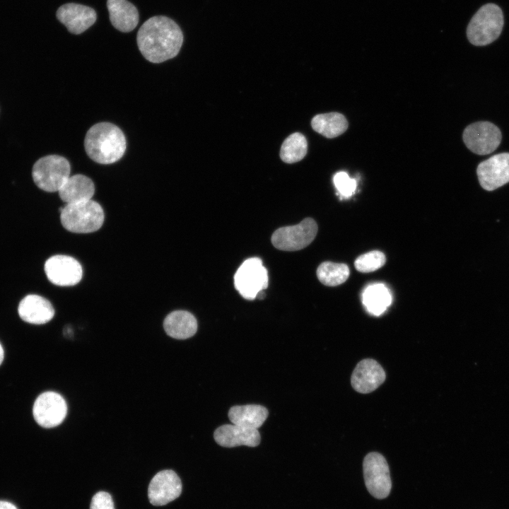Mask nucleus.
I'll list each match as a JSON object with an SVG mask.
<instances>
[{"mask_svg": "<svg viewBox=\"0 0 509 509\" xmlns=\"http://www.w3.org/2000/svg\"><path fill=\"white\" fill-rule=\"evenodd\" d=\"M136 42L146 59L161 63L177 55L183 42V34L173 20L156 16L142 24L137 33Z\"/></svg>", "mask_w": 509, "mask_h": 509, "instance_id": "f257e3e1", "label": "nucleus"}, {"mask_svg": "<svg viewBox=\"0 0 509 509\" xmlns=\"http://www.w3.org/2000/svg\"><path fill=\"white\" fill-rule=\"evenodd\" d=\"M84 147L87 155L100 164H112L124 154L127 147L123 131L115 124L99 122L86 132Z\"/></svg>", "mask_w": 509, "mask_h": 509, "instance_id": "f03ea898", "label": "nucleus"}, {"mask_svg": "<svg viewBox=\"0 0 509 509\" xmlns=\"http://www.w3.org/2000/svg\"><path fill=\"white\" fill-rule=\"evenodd\" d=\"M62 226L76 233H89L98 230L104 221L101 206L90 199L77 203L66 204L60 209Z\"/></svg>", "mask_w": 509, "mask_h": 509, "instance_id": "7ed1b4c3", "label": "nucleus"}, {"mask_svg": "<svg viewBox=\"0 0 509 509\" xmlns=\"http://www.w3.org/2000/svg\"><path fill=\"white\" fill-rule=\"evenodd\" d=\"M503 26V15L493 4L483 6L471 19L467 29L469 41L474 45L491 43L500 35Z\"/></svg>", "mask_w": 509, "mask_h": 509, "instance_id": "20e7f679", "label": "nucleus"}, {"mask_svg": "<svg viewBox=\"0 0 509 509\" xmlns=\"http://www.w3.org/2000/svg\"><path fill=\"white\" fill-rule=\"evenodd\" d=\"M71 165L64 157L49 155L40 158L34 164L32 176L35 185L41 189L59 192L70 177Z\"/></svg>", "mask_w": 509, "mask_h": 509, "instance_id": "39448f33", "label": "nucleus"}, {"mask_svg": "<svg viewBox=\"0 0 509 509\" xmlns=\"http://www.w3.org/2000/svg\"><path fill=\"white\" fill-rule=\"evenodd\" d=\"M268 273L258 257L245 260L234 276V285L240 294L247 300H254L268 286Z\"/></svg>", "mask_w": 509, "mask_h": 509, "instance_id": "423d86ee", "label": "nucleus"}, {"mask_svg": "<svg viewBox=\"0 0 509 509\" xmlns=\"http://www.w3.org/2000/svg\"><path fill=\"white\" fill-rule=\"evenodd\" d=\"M317 233L314 219L307 218L300 223L277 229L271 236L274 246L283 251H297L310 245Z\"/></svg>", "mask_w": 509, "mask_h": 509, "instance_id": "0eeeda50", "label": "nucleus"}, {"mask_svg": "<svg viewBox=\"0 0 509 509\" xmlns=\"http://www.w3.org/2000/svg\"><path fill=\"white\" fill-rule=\"evenodd\" d=\"M363 469L369 493L378 499L386 498L390 492L392 483L385 458L378 452H370L363 460Z\"/></svg>", "mask_w": 509, "mask_h": 509, "instance_id": "6e6552de", "label": "nucleus"}, {"mask_svg": "<svg viewBox=\"0 0 509 509\" xmlns=\"http://www.w3.org/2000/svg\"><path fill=\"white\" fill-rule=\"evenodd\" d=\"M462 138L464 144L471 151L479 155H486L498 148L502 134L493 123L477 122L465 128Z\"/></svg>", "mask_w": 509, "mask_h": 509, "instance_id": "1a4fd4ad", "label": "nucleus"}, {"mask_svg": "<svg viewBox=\"0 0 509 509\" xmlns=\"http://www.w3.org/2000/svg\"><path fill=\"white\" fill-rule=\"evenodd\" d=\"M33 413L35 421L40 426L54 428L64 420L67 414V404L59 394L45 392L36 399Z\"/></svg>", "mask_w": 509, "mask_h": 509, "instance_id": "9d476101", "label": "nucleus"}, {"mask_svg": "<svg viewBox=\"0 0 509 509\" xmlns=\"http://www.w3.org/2000/svg\"><path fill=\"white\" fill-rule=\"evenodd\" d=\"M45 271L49 281L59 286H71L81 279L83 270L74 257L58 255L49 258L45 264Z\"/></svg>", "mask_w": 509, "mask_h": 509, "instance_id": "9b49d317", "label": "nucleus"}, {"mask_svg": "<svg viewBox=\"0 0 509 509\" xmlns=\"http://www.w3.org/2000/svg\"><path fill=\"white\" fill-rule=\"evenodd\" d=\"M476 174L481 186L487 191L509 182V153L496 154L481 162Z\"/></svg>", "mask_w": 509, "mask_h": 509, "instance_id": "f8f14e48", "label": "nucleus"}, {"mask_svg": "<svg viewBox=\"0 0 509 509\" xmlns=\"http://www.w3.org/2000/svg\"><path fill=\"white\" fill-rule=\"evenodd\" d=\"M182 492V482L172 470L166 469L158 472L151 479L148 489L150 503L161 506L175 500Z\"/></svg>", "mask_w": 509, "mask_h": 509, "instance_id": "ddd939ff", "label": "nucleus"}, {"mask_svg": "<svg viewBox=\"0 0 509 509\" xmlns=\"http://www.w3.org/2000/svg\"><path fill=\"white\" fill-rule=\"evenodd\" d=\"M57 19L73 34H81L93 25L97 19L95 10L89 6L68 3L57 11Z\"/></svg>", "mask_w": 509, "mask_h": 509, "instance_id": "4468645a", "label": "nucleus"}, {"mask_svg": "<svg viewBox=\"0 0 509 509\" xmlns=\"http://www.w3.org/2000/svg\"><path fill=\"white\" fill-rule=\"evenodd\" d=\"M386 375L382 367L375 360L365 358L354 368L351 378L353 388L362 394L375 390L385 380Z\"/></svg>", "mask_w": 509, "mask_h": 509, "instance_id": "2eb2a0df", "label": "nucleus"}, {"mask_svg": "<svg viewBox=\"0 0 509 509\" xmlns=\"http://www.w3.org/2000/svg\"><path fill=\"white\" fill-rule=\"evenodd\" d=\"M215 441L223 447H233L239 445L257 446L261 440L257 429L245 428L235 424H225L215 430Z\"/></svg>", "mask_w": 509, "mask_h": 509, "instance_id": "dca6fc26", "label": "nucleus"}, {"mask_svg": "<svg viewBox=\"0 0 509 509\" xmlns=\"http://www.w3.org/2000/svg\"><path fill=\"white\" fill-rule=\"evenodd\" d=\"M18 312L23 320L35 324L47 323L54 315V310L51 303L35 294L28 295L21 300Z\"/></svg>", "mask_w": 509, "mask_h": 509, "instance_id": "f3484780", "label": "nucleus"}, {"mask_svg": "<svg viewBox=\"0 0 509 509\" xmlns=\"http://www.w3.org/2000/svg\"><path fill=\"white\" fill-rule=\"evenodd\" d=\"M110 21L118 30L129 33L138 25L139 14L136 6L127 0H107Z\"/></svg>", "mask_w": 509, "mask_h": 509, "instance_id": "a211bd4d", "label": "nucleus"}, {"mask_svg": "<svg viewBox=\"0 0 509 509\" xmlns=\"http://www.w3.org/2000/svg\"><path fill=\"white\" fill-rule=\"evenodd\" d=\"M58 192L66 204L77 203L91 199L95 185L88 177L77 174L70 176Z\"/></svg>", "mask_w": 509, "mask_h": 509, "instance_id": "6ab92c4d", "label": "nucleus"}, {"mask_svg": "<svg viewBox=\"0 0 509 509\" xmlns=\"http://www.w3.org/2000/svg\"><path fill=\"white\" fill-rule=\"evenodd\" d=\"M163 327L167 334L177 339H188L197 332V321L185 310H175L167 315Z\"/></svg>", "mask_w": 509, "mask_h": 509, "instance_id": "aec40b11", "label": "nucleus"}, {"mask_svg": "<svg viewBox=\"0 0 509 509\" xmlns=\"http://www.w3.org/2000/svg\"><path fill=\"white\" fill-rule=\"evenodd\" d=\"M268 415V410L257 404L234 406L228 411V418L232 423L256 429L262 426Z\"/></svg>", "mask_w": 509, "mask_h": 509, "instance_id": "412c9836", "label": "nucleus"}, {"mask_svg": "<svg viewBox=\"0 0 509 509\" xmlns=\"http://www.w3.org/2000/svg\"><path fill=\"white\" fill-rule=\"evenodd\" d=\"M311 126L317 133L332 139L344 133L348 128L349 123L342 114L329 112L315 115L312 119Z\"/></svg>", "mask_w": 509, "mask_h": 509, "instance_id": "4be33fe9", "label": "nucleus"}, {"mask_svg": "<svg viewBox=\"0 0 509 509\" xmlns=\"http://www.w3.org/2000/svg\"><path fill=\"white\" fill-rule=\"evenodd\" d=\"M362 302L368 312L380 315L392 303V295L382 283L368 286L362 294Z\"/></svg>", "mask_w": 509, "mask_h": 509, "instance_id": "5701e85b", "label": "nucleus"}, {"mask_svg": "<svg viewBox=\"0 0 509 509\" xmlns=\"http://www.w3.org/2000/svg\"><path fill=\"white\" fill-rule=\"evenodd\" d=\"M308 143L304 135L299 132L289 135L283 142L280 157L286 163L301 160L306 155Z\"/></svg>", "mask_w": 509, "mask_h": 509, "instance_id": "b1692460", "label": "nucleus"}, {"mask_svg": "<svg viewBox=\"0 0 509 509\" xmlns=\"http://www.w3.org/2000/svg\"><path fill=\"white\" fill-rule=\"evenodd\" d=\"M349 267L342 263L324 262L317 269L319 281L328 286H336L345 282L349 276Z\"/></svg>", "mask_w": 509, "mask_h": 509, "instance_id": "393cba45", "label": "nucleus"}, {"mask_svg": "<svg viewBox=\"0 0 509 509\" xmlns=\"http://www.w3.org/2000/svg\"><path fill=\"white\" fill-rule=\"evenodd\" d=\"M386 262L384 253L373 250L359 256L354 262L355 268L361 272H371L382 267Z\"/></svg>", "mask_w": 509, "mask_h": 509, "instance_id": "a878e982", "label": "nucleus"}, {"mask_svg": "<svg viewBox=\"0 0 509 509\" xmlns=\"http://www.w3.org/2000/svg\"><path fill=\"white\" fill-rule=\"evenodd\" d=\"M333 182L337 191L344 197H351L356 189V180L351 178L346 172H337L334 175Z\"/></svg>", "mask_w": 509, "mask_h": 509, "instance_id": "bb28decb", "label": "nucleus"}, {"mask_svg": "<svg viewBox=\"0 0 509 509\" xmlns=\"http://www.w3.org/2000/svg\"><path fill=\"white\" fill-rule=\"evenodd\" d=\"M90 509H115L112 496L105 491L96 493L92 498Z\"/></svg>", "mask_w": 509, "mask_h": 509, "instance_id": "cd10ccee", "label": "nucleus"}, {"mask_svg": "<svg viewBox=\"0 0 509 509\" xmlns=\"http://www.w3.org/2000/svg\"><path fill=\"white\" fill-rule=\"evenodd\" d=\"M0 509H17V508L11 503L0 501Z\"/></svg>", "mask_w": 509, "mask_h": 509, "instance_id": "c85d7f7f", "label": "nucleus"}, {"mask_svg": "<svg viewBox=\"0 0 509 509\" xmlns=\"http://www.w3.org/2000/svg\"><path fill=\"white\" fill-rule=\"evenodd\" d=\"M3 360H4V349L0 344V365L1 364Z\"/></svg>", "mask_w": 509, "mask_h": 509, "instance_id": "c756f323", "label": "nucleus"}]
</instances>
